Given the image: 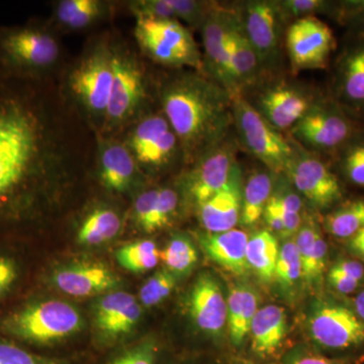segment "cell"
<instances>
[{"mask_svg":"<svg viewBox=\"0 0 364 364\" xmlns=\"http://www.w3.org/2000/svg\"><path fill=\"white\" fill-rule=\"evenodd\" d=\"M330 270L347 275V277L360 282H363L364 280V267L363 263L358 260L344 259V258L343 259L337 260L334 265L330 268Z\"/></svg>","mask_w":364,"mask_h":364,"instance_id":"obj_51","label":"cell"},{"mask_svg":"<svg viewBox=\"0 0 364 364\" xmlns=\"http://www.w3.org/2000/svg\"><path fill=\"white\" fill-rule=\"evenodd\" d=\"M42 109L32 77L0 65V227L23 219L49 156Z\"/></svg>","mask_w":364,"mask_h":364,"instance_id":"obj_1","label":"cell"},{"mask_svg":"<svg viewBox=\"0 0 364 364\" xmlns=\"http://www.w3.org/2000/svg\"><path fill=\"white\" fill-rule=\"evenodd\" d=\"M351 140L341 148L340 167L349 181L364 186V141Z\"/></svg>","mask_w":364,"mask_h":364,"instance_id":"obj_41","label":"cell"},{"mask_svg":"<svg viewBox=\"0 0 364 364\" xmlns=\"http://www.w3.org/2000/svg\"><path fill=\"white\" fill-rule=\"evenodd\" d=\"M177 20H182L195 28H202L214 2L198 0H168Z\"/></svg>","mask_w":364,"mask_h":364,"instance_id":"obj_43","label":"cell"},{"mask_svg":"<svg viewBox=\"0 0 364 364\" xmlns=\"http://www.w3.org/2000/svg\"><path fill=\"white\" fill-rule=\"evenodd\" d=\"M347 248L352 254L364 261V227L351 238H349L347 243Z\"/></svg>","mask_w":364,"mask_h":364,"instance_id":"obj_54","label":"cell"},{"mask_svg":"<svg viewBox=\"0 0 364 364\" xmlns=\"http://www.w3.org/2000/svg\"><path fill=\"white\" fill-rule=\"evenodd\" d=\"M279 6L289 23L299 18L327 14L338 18L339 2L324 0H279Z\"/></svg>","mask_w":364,"mask_h":364,"instance_id":"obj_37","label":"cell"},{"mask_svg":"<svg viewBox=\"0 0 364 364\" xmlns=\"http://www.w3.org/2000/svg\"><path fill=\"white\" fill-rule=\"evenodd\" d=\"M114 77L105 117L112 124L130 117L145 97L142 71L126 53L112 52Z\"/></svg>","mask_w":364,"mask_h":364,"instance_id":"obj_16","label":"cell"},{"mask_svg":"<svg viewBox=\"0 0 364 364\" xmlns=\"http://www.w3.org/2000/svg\"><path fill=\"white\" fill-rule=\"evenodd\" d=\"M102 364H162V349L150 339L112 354Z\"/></svg>","mask_w":364,"mask_h":364,"instance_id":"obj_39","label":"cell"},{"mask_svg":"<svg viewBox=\"0 0 364 364\" xmlns=\"http://www.w3.org/2000/svg\"><path fill=\"white\" fill-rule=\"evenodd\" d=\"M231 7V6H230ZM230 26V68L233 98L244 95L264 77L259 60L232 9Z\"/></svg>","mask_w":364,"mask_h":364,"instance_id":"obj_21","label":"cell"},{"mask_svg":"<svg viewBox=\"0 0 364 364\" xmlns=\"http://www.w3.org/2000/svg\"><path fill=\"white\" fill-rule=\"evenodd\" d=\"M328 260V245L322 235L318 234L312 254L305 267L301 268V279L308 286L318 287L322 284Z\"/></svg>","mask_w":364,"mask_h":364,"instance_id":"obj_42","label":"cell"},{"mask_svg":"<svg viewBox=\"0 0 364 364\" xmlns=\"http://www.w3.org/2000/svg\"><path fill=\"white\" fill-rule=\"evenodd\" d=\"M121 226V219L116 212L109 208H97L83 221L77 240L83 245H100L114 239Z\"/></svg>","mask_w":364,"mask_h":364,"instance_id":"obj_29","label":"cell"},{"mask_svg":"<svg viewBox=\"0 0 364 364\" xmlns=\"http://www.w3.org/2000/svg\"><path fill=\"white\" fill-rule=\"evenodd\" d=\"M248 236L241 230L232 229L222 233H203L198 236L200 246L214 262L236 275L248 270L246 259Z\"/></svg>","mask_w":364,"mask_h":364,"instance_id":"obj_24","label":"cell"},{"mask_svg":"<svg viewBox=\"0 0 364 364\" xmlns=\"http://www.w3.org/2000/svg\"><path fill=\"white\" fill-rule=\"evenodd\" d=\"M160 259L165 265V269L177 277L193 270L198 262V254L188 237L176 235L160 251Z\"/></svg>","mask_w":364,"mask_h":364,"instance_id":"obj_31","label":"cell"},{"mask_svg":"<svg viewBox=\"0 0 364 364\" xmlns=\"http://www.w3.org/2000/svg\"><path fill=\"white\" fill-rule=\"evenodd\" d=\"M177 277L168 270H158L141 287L140 301L143 306H157L170 296L176 287Z\"/></svg>","mask_w":364,"mask_h":364,"instance_id":"obj_40","label":"cell"},{"mask_svg":"<svg viewBox=\"0 0 364 364\" xmlns=\"http://www.w3.org/2000/svg\"><path fill=\"white\" fill-rule=\"evenodd\" d=\"M287 333L284 308L268 305L258 309L251 324V354L257 363H277Z\"/></svg>","mask_w":364,"mask_h":364,"instance_id":"obj_19","label":"cell"},{"mask_svg":"<svg viewBox=\"0 0 364 364\" xmlns=\"http://www.w3.org/2000/svg\"><path fill=\"white\" fill-rule=\"evenodd\" d=\"M135 37L142 51L162 65L203 72V56L191 32L177 20L136 18Z\"/></svg>","mask_w":364,"mask_h":364,"instance_id":"obj_7","label":"cell"},{"mask_svg":"<svg viewBox=\"0 0 364 364\" xmlns=\"http://www.w3.org/2000/svg\"><path fill=\"white\" fill-rule=\"evenodd\" d=\"M265 76L275 75L282 55L287 21L279 0H247L231 6Z\"/></svg>","mask_w":364,"mask_h":364,"instance_id":"obj_5","label":"cell"},{"mask_svg":"<svg viewBox=\"0 0 364 364\" xmlns=\"http://www.w3.org/2000/svg\"><path fill=\"white\" fill-rule=\"evenodd\" d=\"M311 345L332 358H352L364 347V322L346 306L318 303L308 318Z\"/></svg>","mask_w":364,"mask_h":364,"instance_id":"obj_8","label":"cell"},{"mask_svg":"<svg viewBox=\"0 0 364 364\" xmlns=\"http://www.w3.org/2000/svg\"><path fill=\"white\" fill-rule=\"evenodd\" d=\"M169 128L171 127L164 114H152L142 119L132 133L129 142V149L135 159L149 149Z\"/></svg>","mask_w":364,"mask_h":364,"instance_id":"obj_34","label":"cell"},{"mask_svg":"<svg viewBox=\"0 0 364 364\" xmlns=\"http://www.w3.org/2000/svg\"><path fill=\"white\" fill-rule=\"evenodd\" d=\"M186 364H198V363H188Z\"/></svg>","mask_w":364,"mask_h":364,"instance_id":"obj_57","label":"cell"},{"mask_svg":"<svg viewBox=\"0 0 364 364\" xmlns=\"http://www.w3.org/2000/svg\"><path fill=\"white\" fill-rule=\"evenodd\" d=\"M337 18L364 33V1L339 2Z\"/></svg>","mask_w":364,"mask_h":364,"instance_id":"obj_49","label":"cell"},{"mask_svg":"<svg viewBox=\"0 0 364 364\" xmlns=\"http://www.w3.org/2000/svg\"><path fill=\"white\" fill-rule=\"evenodd\" d=\"M231 7L214 2L200 30L203 40V74L226 88L232 95L230 68Z\"/></svg>","mask_w":364,"mask_h":364,"instance_id":"obj_15","label":"cell"},{"mask_svg":"<svg viewBox=\"0 0 364 364\" xmlns=\"http://www.w3.org/2000/svg\"><path fill=\"white\" fill-rule=\"evenodd\" d=\"M263 219L267 223V226L272 230L273 232H277L280 236L284 238V226L282 223V218L279 215V213L274 210V208L272 207L269 203H267L265 207L264 213H263Z\"/></svg>","mask_w":364,"mask_h":364,"instance_id":"obj_53","label":"cell"},{"mask_svg":"<svg viewBox=\"0 0 364 364\" xmlns=\"http://www.w3.org/2000/svg\"><path fill=\"white\" fill-rule=\"evenodd\" d=\"M159 189H150L143 193L136 198L134 205L136 224L140 226L146 233H154L155 208Z\"/></svg>","mask_w":364,"mask_h":364,"instance_id":"obj_45","label":"cell"},{"mask_svg":"<svg viewBox=\"0 0 364 364\" xmlns=\"http://www.w3.org/2000/svg\"><path fill=\"white\" fill-rule=\"evenodd\" d=\"M21 264L14 255L0 253V301L9 296L20 282Z\"/></svg>","mask_w":364,"mask_h":364,"instance_id":"obj_46","label":"cell"},{"mask_svg":"<svg viewBox=\"0 0 364 364\" xmlns=\"http://www.w3.org/2000/svg\"><path fill=\"white\" fill-rule=\"evenodd\" d=\"M233 119L238 147L273 173H284L294 157L293 140L273 128L242 95L233 98Z\"/></svg>","mask_w":364,"mask_h":364,"instance_id":"obj_4","label":"cell"},{"mask_svg":"<svg viewBox=\"0 0 364 364\" xmlns=\"http://www.w3.org/2000/svg\"><path fill=\"white\" fill-rule=\"evenodd\" d=\"M117 262L129 272L141 273L153 269L160 259L155 242L142 240L128 244L117 251Z\"/></svg>","mask_w":364,"mask_h":364,"instance_id":"obj_32","label":"cell"},{"mask_svg":"<svg viewBox=\"0 0 364 364\" xmlns=\"http://www.w3.org/2000/svg\"><path fill=\"white\" fill-rule=\"evenodd\" d=\"M284 44L294 73L324 69L334 49L330 26L318 16L299 18L287 26Z\"/></svg>","mask_w":364,"mask_h":364,"instance_id":"obj_12","label":"cell"},{"mask_svg":"<svg viewBox=\"0 0 364 364\" xmlns=\"http://www.w3.org/2000/svg\"><path fill=\"white\" fill-rule=\"evenodd\" d=\"M301 279V263L294 241H287L279 249L274 279L282 291L291 293Z\"/></svg>","mask_w":364,"mask_h":364,"instance_id":"obj_35","label":"cell"},{"mask_svg":"<svg viewBox=\"0 0 364 364\" xmlns=\"http://www.w3.org/2000/svg\"><path fill=\"white\" fill-rule=\"evenodd\" d=\"M277 131H289L322 98L317 91L294 81L265 76L242 95Z\"/></svg>","mask_w":364,"mask_h":364,"instance_id":"obj_6","label":"cell"},{"mask_svg":"<svg viewBox=\"0 0 364 364\" xmlns=\"http://www.w3.org/2000/svg\"><path fill=\"white\" fill-rule=\"evenodd\" d=\"M0 364H73V361L38 353L0 335Z\"/></svg>","mask_w":364,"mask_h":364,"instance_id":"obj_36","label":"cell"},{"mask_svg":"<svg viewBox=\"0 0 364 364\" xmlns=\"http://www.w3.org/2000/svg\"><path fill=\"white\" fill-rule=\"evenodd\" d=\"M334 102L354 112H364V39L340 55L333 79Z\"/></svg>","mask_w":364,"mask_h":364,"instance_id":"obj_18","label":"cell"},{"mask_svg":"<svg viewBox=\"0 0 364 364\" xmlns=\"http://www.w3.org/2000/svg\"><path fill=\"white\" fill-rule=\"evenodd\" d=\"M112 77V52L105 47L97 48L71 74L72 92L90 112L105 114Z\"/></svg>","mask_w":364,"mask_h":364,"instance_id":"obj_14","label":"cell"},{"mask_svg":"<svg viewBox=\"0 0 364 364\" xmlns=\"http://www.w3.org/2000/svg\"><path fill=\"white\" fill-rule=\"evenodd\" d=\"M82 323L78 311L66 301H26L0 317V335L37 352L77 334Z\"/></svg>","mask_w":364,"mask_h":364,"instance_id":"obj_3","label":"cell"},{"mask_svg":"<svg viewBox=\"0 0 364 364\" xmlns=\"http://www.w3.org/2000/svg\"><path fill=\"white\" fill-rule=\"evenodd\" d=\"M131 9L136 18L177 20L168 0H141L131 4Z\"/></svg>","mask_w":364,"mask_h":364,"instance_id":"obj_48","label":"cell"},{"mask_svg":"<svg viewBox=\"0 0 364 364\" xmlns=\"http://www.w3.org/2000/svg\"><path fill=\"white\" fill-rule=\"evenodd\" d=\"M178 195L174 189L159 188L155 208V232L168 226L170 222L173 220L178 207Z\"/></svg>","mask_w":364,"mask_h":364,"instance_id":"obj_47","label":"cell"},{"mask_svg":"<svg viewBox=\"0 0 364 364\" xmlns=\"http://www.w3.org/2000/svg\"><path fill=\"white\" fill-rule=\"evenodd\" d=\"M267 203H269L272 207L274 208V210L279 213L280 218H282L284 226V238H289L294 234L298 233L301 226V214L282 210V208L277 207L274 203H272V200H268Z\"/></svg>","mask_w":364,"mask_h":364,"instance_id":"obj_52","label":"cell"},{"mask_svg":"<svg viewBox=\"0 0 364 364\" xmlns=\"http://www.w3.org/2000/svg\"><path fill=\"white\" fill-rule=\"evenodd\" d=\"M136 173V159L130 149L121 144L107 146L100 154V179L112 191H126Z\"/></svg>","mask_w":364,"mask_h":364,"instance_id":"obj_26","label":"cell"},{"mask_svg":"<svg viewBox=\"0 0 364 364\" xmlns=\"http://www.w3.org/2000/svg\"><path fill=\"white\" fill-rule=\"evenodd\" d=\"M360 358H339L326 355L311 344H296L284 351L277 364H360Z\"/></svg>","mask_w":364,"mask_h":364,"instance_id":"obj_38","label":"cell"},{"mask_svg":"<svg viewBox=\"0 0 364 364\" xmlns=\"http://www.w3.org/2000/svg\"><path fill=\"white\" fill-rule=\"evenodd\" d=\"M188 309L198 329L213 338H221L227 325V299L219 282L210 273L196 279L189 294Z\"/></svg>","mask_w":364,"mask_h":364,"instance_id":"obj_17","label":"cell"},{"mask_svg":"<svg viewBox=\"0 0 364 364\" xmlns=\"http://www.w3.org/2000/svg\"><path fill=\"white\" fill-rule=\"evenodd\" d=\"M327 279L332 289L342 294L353 293L363 284L358 280L351 279L341 273L332 272V270L328 272Z\"/></svg>","mask_w":364,"mask_h":364,"instance_id":"obj_50","label":"cell"},{"mask_svg":"<svg viewBox=\"0 0 364 364\" xmlns=\"http://www.w3.org/2000/svg\"><path fill=\"white\" fill-rule=\"evenodd\" d=\"M52 282L60 291L76 298L107 293L119 284V277L100 263H79L61 268L52 275Z\"/></svg>","mask_w":364,"mask_h":364,"instance_id":"obj_22","label":"cell"},{"mask_svg":"<svg viewBox=\"0 0 364 364\" xmlns=\"http://www.w3.org/2000/svg\"><path fill=\"white\" fill-rule=\"evenodd\" d=\"M160 95L163 114L188 161L196 162L233 131V97L203 72L171 76Z\"/></svg>","mask_w":364,"mask_h":364,"instance_id":"obj_2","label":"cell"},{"mask_svg":"<svg viewBox=\"0 0 364 364\" xmlns=\"http://www.w3.org/2000/svg\"><path fill=\"white\" fill-rule=\"evenodd\" d=\"M59 56L54 37L35 26L0 31V65L32 75L51 66Z\"/></svg>","mask_w":364,"mask_h":364,"instance_id":"obj_10","label":"cell"},{"mask_svg":"<svg viewBox=\"0 0 364 364\" xmlns=\"http://www.w3.org/2000/svg\"><path fill=\"white\" fill-rule=\"evenodd\" d=\"M239 165L235 167L226 186L198 207V215L208 233H222L235 229L240 221L242 178Z\"/></svg>","mask_w":364,"mask_h":364,"instance_id":"obj_20","label":"cell"},{"mask_svg":"<svg viewBox=\"0 0 364 364\" xmlns=\"http://www.w3.org/2000/svg\"><path fill=\"white\" fill-rule=\"evenodd\" d=\"M230 364H277V363H257V361L251 360V359L238 358L234 359Z\"/></svg>","mask_w":364,"mask_h":364,"instance_id":"obj_56","label":"cell"},{"mask_svg":"<svg viewBox=\"0 0 364 364\" xmlns=\"http://www.w3.org/2000/svg\"><path fill=\"white\" fill-rule=\"evenodd\" d=\"M269 200L287 212L301 214L303 210L301 196L284 173L277 176Z\"/></svg>","mask_w":364,"mask_h":364,"instance_id":"obj_44","label":"cell"},{"mask_svg":"<svg viewBox=\"0 0 364 364\" xmlns=\"http://www.w3.org/2000/svg\"><path fill=\"white\" fill-rule=\"evenodd\" d=\"M141 306L133 294L114 291L98 301L95 324L102 336L114 341L132 332L141 318Z\"/></svg>","mask_w":364,"mask_h":364,"instance_id":"obj_23","label":"cell"},{"mask_svg":"<svg viewBox=\"0 0 364 364\" xmlns=\"http://www.w3.org/2000/svg\"><path fill=\"white\" fill-rule=\"evenodd\" d=\"M227 326L230 343L240 350L250 333L251 324L258 311V296L247 284H235L227 299Z\"/></svg>","mask_w":364,"mask_h":364,"instance_id":"obj_25","label":"cell"},{"mask_svg":"<svg viewBox=\"0 0 364 364\" xmlns=\"http://www.w3.org/2000/svg\"><path fill=\"white\" fill-rule=\"evenodd\" d=\"M354 310H355L354 313L364 322V289L354 299Z\"/></svg>","mask_w":364,"mask_h":364,"instance_id":"obj_55","label":"cell"},{"mask_svg":"<svg viewBox=\"0 0 364 364\" xmlns=\"http://www.w3.org/2000/svg\"><path fill=\"white\" fill-rule=\"evenodd\" d=\"M279 245L274 235L267 230L258 232L248 239L246 259L249 268L263 282L274 279L275 267L279 255Z\"/></svg>","mask_w":364,"mask_h":364,"instance_id":"obj_28","label":"cell"},{"mask_svg":"<svg viewBox=\"0 0 364 364\" xmlns=\"http://www.w3.org/2000/svg\"><path fill=\"white\" fill-rule=\"evenodd\" d=\"M277 174L269 169L256 170L249 176L245 186H242L240 222L245 227H253L264 213L272 196Z\"/></svg>","mask_w":364,"mask_h":364,"instance_id":"obj_27","label":"cell"},{"mask_svg":"<svg viewBox=\"0 0 364 364\" xmlns=\"http://www.w3.org/2000/svg\"><path fill=\"white\" fill-rule=\"evenodd\" d=\"M326 231L337 238L349 239L364 227V200L347 203L326 215Z\"/></svg>","mask_w":364,"mask_h":364,"instance_id":"obj_30","label":"cell"},{"mask_svg":"<svg viewBox=\"0 0 364 364\" xmlns=\"http://www.w3.org/2000/svg\"><path fill=\"white\" fill-rule=\"evenodd\" d=\"M102 9L98 0H63L57 7V18L67 28H82L97 20Z\"/></svg>","mask_w":364,"mask_h":364,"instance_id":"obj_33","label":"cell"},{"mask_svg":"<svg viewBox=\"0 0 364 364\" xmlns=\"http://www.w3.org/2000/svg\"><path fill=\"white\" fill-rule=\"evenodd\" d=\"M294 146L293 159L284 174L299 196L321 210L338 203L342 198V188L331 169L318 154L309 152L296 142Z\"/></svg>","mask_w":364,"mask_h":364,"instance_id":"obj_11","label":"cell"},{"mask_svg":"<svg viewBox=\"0 0 364 364\" xmlns=\"http://www.w3.org/2000/svg\"><path fill=\"white\" fill-rule=\"evenodd\" d=\"M289 132L294 142L318 155L341 149L351 140L353 126L339 105L322 97Z\"/></svg>","mask_w":364,"mask_h":364,"instance_id":"obj_9","label":"cell"},{"mask_svg":"<svg viewBox=\"0 0 364 364\" xmlns=\"http://www.w3.org/2000/svg\"><path fill=\"white\" fill-rule=\"evenodd\" d=\"M238 143L234 129L219 144L196 161L188 181V189L196 207H200L226 186L237 163Z\"/></svg>","mask_w":364,"mask_h":364,"instance_id":"obj_13","label":"cell"}]
</instances>
